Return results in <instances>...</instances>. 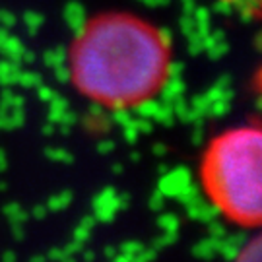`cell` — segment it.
<instances>
[{
  "instance_id": "obj_1",
  "label": "cell",
  "mask_w": 262,
  "mask_h": 262,
  "mask_svg": "<svg viewBox=\"0 0 262 262\" xmlns=\"http://www.w3.org/2000/svg\"><path fill=\"white\" fill-rule=\"evenodd\" d=\"M169 45L158 28L132 14L88 21L70 49L78 92L111 109L150 101L169 76Z\"/></svg>"
},
{
  "instance_id": "obj_2",
  "label": "cell",
  "mask_w": 262,
  "mask_h": 262,
  "mask_svg": "<svg viewBox=\"0 0 262 262\" xmlns=\"http://www.w3.org/2000/svg\"><path fill=\"white\" fill-rule=\"evenodd\" d=\"M260 144L256 126H237L210 142L200 161L204 192L237 225L260 222Z\"/></svg>"
}]
</instances>
